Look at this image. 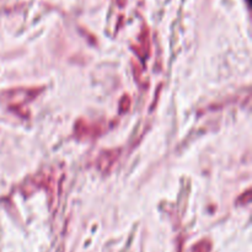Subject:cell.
I'll list each match as a JSON object with an SVG mask.
<instances>
[{"mask_svg": "<svg viewBox=\"0 0 252 252\" xmlns=\"http://www.w3.org/2000/svg\"><path fill=\"white\" fill-rule=\"evenodd\" d=\"M211 251V245L209 243L204 241V243H199L198 245L194 246L193 252H209Z\"/></svg>", "mask_w": 252, "mask_h": 252, "instance_id": "obj_1", "label": "cell"}]
</instances>
